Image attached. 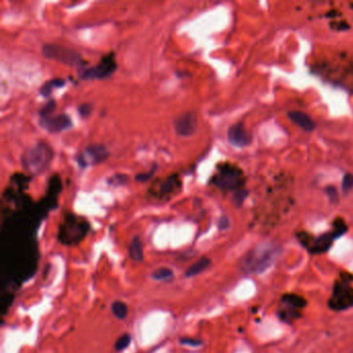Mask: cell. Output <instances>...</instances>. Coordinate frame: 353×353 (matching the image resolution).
Here are the masks:
<instances>
[{
    "label": "cell",
    "mask_w": 353,
    "mask_h": 353,
    "mask_svg": "<svg viewBox=\"0 0 353 353\" xmlns=\"http://www.w3.org/2000/svg\"><path fill=\"white\" fill-rule=\"evenodd\" d=\"M278 253V249L271 245L259 246L243 257L241 271L246 274H261L275 262Z\"/></svg>",
    "instance_id": "cell-1"
},
{
    "label": "cell",
    "mask_w": 353,
    "mask_h": 353,
    "mask_svg": "<svg viewBox=\"0 0 353 353\" xmlns=\"http://www.w3.org/2000/svg\"><path fill=\"white\" fill-rule=\"evenodd\" d=\"M53 150L46 143H38L24 151L21 161L29 174L39 175L45 172L53 159Z\"/></svg>",
    "instance_id": "cell-2"
},
{
    "label": "cell",
    "mask_w": 353,
    "mask_h": 353,
    "mask_svg": "<svg viewBox=\"0 0 353 353\" xmlns=\"http://www.w3.org/2000/svg\"><path fill=\"white\" fill-rule=\"evenodd\" d=\"M344 274L340 281L334 284L329 306L334 311H343L353 307V287L350 286L352 276Z\"/></svg>",
    "instance_id": "cell-3"
},
{
    "label": "cell",
    "mask_w": 353,
    "mask_h": 353,
    "mask_svg": "<svg viewBox=\"0 0 353 353\" xmlns=\"http://www.w3.org/2000/svg\"><path fill=\"white\" fill-rule=\"evenodd\" d=\"M88 229L89 225L84 218L69 215L60 226L59 238L65 243L77 242L85 236Z\"/></svg>",
    "instance_id": "cell-4"
},
{
    "label": "cell",
    "mask_w": 353,
    "mask_h": 353,
    "mask_svg": "<svg viewBox=\"0 0 353 353\" xmlns=\"http://www.w3.org/2000/svg\"><path fill=\"white\" fill-rule=\"evenodd\" d=\"M213 182L222 190H237L243 184L242 172L235 166L224 165L218 168Z\"/></svg>",
    "instance_id": "cell-5"
},
{
    "label": "cell",
    "mask_w": 353,
    "mask_h": 353,
    "mask_svg": "<svg viewBox=\"0 0 353 353\" xmlns=\"http://www.w3.org/2000/svg\"><path fill=\"white\" fill-rule=\"evenodd\" d=\"M307 306L304 297L297 294H285L280 301L278 315L285 322H292L301 316V311Z\"/></svg>",
    "instance_id": "cell-6"
},
{
    "label": "cell",
    "mask_w": 353,
    "mask_h": 353,
    "mask_svg": "<svg viewBox=\"0 0 353 353\" xmlns=\"http://www.w3.org/2000/svg\"><path fill=\"white\" fill-rule=\"evenodd\" d=\"M43 54L49 58V59H54L61 63L68 65H81L83 63V59L81 55L76 52L75 50L66 48L60 45L47 44L43 47Z\"/></svg>",
    "instance_id": "cell-7"
},
{
    "label": "cell",
    "mask_w": 353,
    "mask_h": 353,
    "mask_svg": "<svg viewBox=\"0 0 353 353\" xmlns=\"http://www.w3.org/2000/svg\"><path fill=\"white\" fill-rule=\"evenodd\" d=\"M117 64L113 53L104 56L96 66L84 69L80 72V77L82 79H105L110 77L115 72Z\"/></svg>",
    "instance_id": "cell-8"
},
{
    "label": "cell",
    "mask_w": 353,
    "mask_h": 353,
    "mask_svg": "<svg viewBox=\"0 0 353 353\" xmlns=\"http://www.w3.org/2000/svg\"><path fill=\"white\" fill-rule=\"evenodd\" d=\"M109 157L108 149L102 144H91L85 148L82 155L78 157V163L81 167L97 165L103 163Z\"/></svg>",
    "instance_id": "cell-9"
},
{
    "label": "cell",
    "mask_w": 353,
    "mask_h": 353,
    "mask_svg": "<svg viewBox=\"0 0 353 353\" xmlns=\"http://www.w3.org/2000/svg\"><path fill=\"white\" fill-rule=\"evenodd\" d=\"M174 129L177 135L181 137H190L197 130V116L194 112H186L181 114L174 121Z\"/></svg>",
    "instance_id": "cell-10"
},
{
    "label": "cell",
    "mask_w": 353,
    "mask_h": 353,
    "mask_svg": "<svg viewBox=\"0 0 353 353\" xmlns=\"http://www.w3.org/2000/svg\"><path fill=\"white\" fill-rule=\"evenodd\" d=\"M40 127H43L50 133H59L72 128L73 122L70 116L66 114H59L55 116L51 115L45 117V118H40Z\"/></svg>",
    "instance_id": "cell-11"
},
{
    "label": "cell",
    "mask_w": 353,
    "mask_h": 353,
    "mask_svg": "<svg viewBox=\"0 0 353 353\" xmlns=\"http://www.w3.org/2000/svg\"><path fill=\"white\" fill-rule=\"evenodd\" d=\"M227 138L231 145L235 147H246L252 142V135L245 129L242 123L234 124L227 133Z\"/></svg>",
    "instance_id": "cell-12"
},
{
    "label": "cell",
    "mask_w": 353,
    "mask_h": 353,
    "mask_svg": "<svg viewBox=\"0 0 353 353\" xmlns=\"http://www.w3.org/2000/svg\"><path fill=\"white\" fill-rule=\"evenodd\" d=\"M180 188H181V183L178 176L172 175L158 184V187H157L154 194L162 198L169 197L171 195H174L176 192H178Z\"/></svg>",
    "instance_id": "cell-13"
},
{
    "label": "cell",
    "mask_w": 353,
    "mask_h": 353,
    "mask_svg": "<svg viewBox=\"0 0 353 353\" xmlns=\"http://www.w3.org/2000/svg\"><path fill=\"white\" fill-rule=\"evenodd\" d=\"M288 116L294 123H296L298 127H300L306 132H313L316 128L315 121L311 118L308 114H306L304 112L291 111L288 113Z\"/></svg>",
    "instance_id": "cell-14"
},
{
    "label": "cell",
    "mask_w": 353,
    "mask_h": 353,
    "mask_svg": "<svg viewBox=\"0 0 353 353\" xmlns=\"http://www.w3.org/2000/svg\"><path fill=\"white\" fill-rule=\"evenodd\" d=\"M334 238L335 237H334L333 233V234H324L320 238L315 240L313 245L309 248V250H310V252H312L313 254L323 253V252L330 249L332 242Z\"/></svg>",
    "instance_id": "cell-15"
},
{
    "label": "cell",
    "mask_w": 353,
    "mask_h": 353,
    "mask_svg": "<svg viewBox=\"0 0 353 353\" xmlns=\"http://www.w3.org/2000/svg\"><path fill=\"white\" fill-rule=\"evenodd\" d=\"M211 263H212V261L209 258H207V257L200 258L195 263H193L188 268L186 272V276L187 278H193V276H195L202 272H204L206 268L211 265Z\"/></svg>",
    "instance_id": "cell-16"
},
{
    "label": "cell",
    "mask_w": 353,
    "mask_h": 353,
    "mask_svg": "<svg viewBox=\"0 0 353 353\" xmlns=\"http://www.w3.org/2000/svg\"><path fill=\"white\" fill-rule=\"evenodd\" d=\"M129 252H130V256L133 260H135V261L138 262L143 261V259H144V251H143L142 241L138 236L133 238L130 245Z\"/></svg>",
    "instance_id": "cell-17"
},
{
    "label": "cell",
    "mask_w": 353,
    "mask_h": 353,
    "mask_svg": "<svg viewBox=\"0 0 353 353\" xmlns=\"http://www.w3.org/2000/svg\"><path fill=\"white\" fill-rule=\"evenodd\" d=\"M111 311H112L113 315L117 319H119V320H124V319L128 317V314H129V308H128L127 304H124L123 301H120V300H116L113 302L111 306Z\"/></svg>",
    "instance_id": "cell-18"
},
{
    "label": "cell",
    "mask_w": 353,
    "mask_h": 353,
    "mask_svg": "<svg viewBox=\"0 0 353 353\" xmlns=\"http://www.w3.org/2000/svg\"><path fill=\"white\" fill-rule=\"evenodd\" d=\"M65 84V81L63 79H53L50 80L48 82H46L44 84V86L40 88V95L44 96L45 98L49 97L50 95L52 94V91L54 88H59L62 87Z\"/></svg>",
    "instance_id": "cell-19"
},
{
    "label": "cell",
    "mask_w": 353,
    "mask_h": 353,
    "mask_svg": "<svg viewBox=\"0 0 353 353\" xmlns=\"http://www.w3.org/2000/svg\"><path fill=\"white\" fill-rule=\"evenodd\" d=\"M173 272L170 270V268H158V270L155 271L153 274H151V278L156 281H167L170 280L173 278Z\"/></svg>",
    "instance_id": "cell-20"
},
{
    "label": "cell",
    "mask_w": 353,
    "mask_h": 353,
    "mask_svg": "<svg viewBox=\"0 0 353 353\" xmlns=\"http://www.w3.org/2000/svg\"><path fill=\"white\" fill-rule=\"evenodd\" d=\"M131 342H132L131 335L129 333H124V334H121L120 337L116 340L114 347H115L116 351L120 352V351H122L124 349H127L130 346Z\"/></svg>",
    "instance_id": "cell-21"
},
{
    "label": "cell",
    "mask_w": 353,
    "mask_h": 353,
    "mask_svg": "<svg viewBox=\"0 0 353 353\" xmlns=\"http://www.w3.org/2000/svg\"><path fill=\"white\" fill-rule=\"evenodd\" d=\"M55 106H56L55 100H50V102H48L46 104V106L40 110V113H39L40 118H45V117L51 116L53 111L55 110Z\"/></svg>",
    "instance_id": "cell-22"
},
{
    "label": "cell",
    "mask_w": 353,
    "mask_h": 353,
    "mask_svg": "<svg viewBox=\"0 0 353 353\" xmlns=\"http://www.w3.org/2000/svg\"><path fill=\"white\" fill-rule=\"evenodd\" d=\"M352 187H353V176L351 174H346L343 178V184H342L343 192L348 193L352 189Z\"/></svg>",
    "instance_id": "cell-23"
},
{
    "label": "cell",
    "mask_w": 353,
    "mask_h": 353,
    "mask_svg": "<svg viewBox=\"0 0 353 353\" xmlns=\"http://www.w3.org/2000/svg\"><path fill=\"white\" fill-rule=\"evenodd\" d=\"M247 195H248V192L243 191V190H238L236 193H235L234 196H233L234 202L236 203L238 206H240V205L242 204L243 201H245Z\"/></svg>",
    "instance_id": "cell-24"
},
{
    "label": "cell",
    "mask_w": 353,
    "mask_h": 353,
    "mask_svg": "<svg viewBox=\"0 0 353 353\" xmlns=\"http://www.w3.org/2000/svg\"><path fill=\"white\" fill-rule=\"evenodd\" d=\"M180 343L182 344V345H189V346H199L201 345V342L200 340H197V339H190V338H183V339H180Z\"/></svg>",
    "instance_id": "cell-25"
},
{
    "label": "cell",
    "mask_w": 353,
    "mask_h": 353,
    "mask_svg": "<svg viewBox=\"0 0 353 353\" xmlns=\"http://www.w3.org/2000/svg\"><path fill=\"white\" fill-rule=\"evenodd\" d=\"M78 110H79V113H80V115L82 117H87L91 113L92 108H91L90 104H83V105H81L79 107Z\"/></svg>",
    "instance_id": "cell-26"
},
{
    "label": "cell",
    "mask_w": 353,
    "mask_h": 353,
    "mask_svg": "<svg viewBox=\"0 0 353 353\" xmlns=\"http://www.w3.org/2000/svg\"><path fill=\"white\" fill-rule=\"evenodd\" d=\"M327 194H329V196H330V198H331V200L333 201V202H334V201L335 200H337L338 199V193H337V190H335L334 188H333V187H330V188H327Z\"/></svg>",
    "instance_id": "cell-27"
},
{
    "label": "cell",
    "mask_w": 353,
    "mask_h": 353,
    "mask_svg": "<svg viewBox=\"0 0 353 353\" xmlns=\"http://www.w3.org/2000/svg\"><path fill=\"white\" fill-rule=\"evenodd\" d=\"M156 170V167H154V169L151 170L150 172H147V173H143V174H139L137 176V180H141V181H145L147 180L149 177H151V175H153V173L155 172Z\"/></svg>",
    "instance_id": "cell-28"
},
{
    "label": "cell",
    "mask_w": 353,
    "mask_h": 353,
    "mask_svg": "<svg viewBox=\"0 0 353 353\" xmlns=\"http://www.w3.org/2000/svg\"><path fill=\"white\" fill-rule=\"evenodd\" d=\"M228 226H229L228 218H227L226 216H223V217L221 218V221H220V228H221V229H226Z\"/></svg>",
    "instance_id": "cell-29"
}]
</instances>
